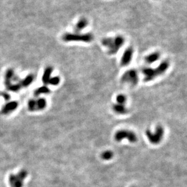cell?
Segmentation results:
<instances>
[{
  "instance_id": "cell-1",
  "label": "cell",
  "mask_w": 187,
  "mask_h": 187,
  "mask_svg": "<svg viewBox=\"0 0 187 187\" xmlns=\"http://www.w3.org/2000/svg\"><path fill=\"white\" fill-rule=\"evenodd\" d=\"M170 67V62L168 60H164L155 68H144L142 70L143 76V80L149 82L154 80L156 78L162 75L167 72Z\"/></svg>"
},
{
  "instance_id": "cell-2",
  "label": "cell",
  "mask_w": 187,
  "mask_h": 187,
  "mask_svg": "<svg viewBox=\"0 0 187 187\" xmlns=\"http://www.w3.org/2000/svg\"><path fill=\"white\" fill-rule=\"evenodd\" d=\"M102 45L107 49L110 55L116 54L125 43V38L121 35L114 37H105L102 40Z\"/></svg>"
},
{
  "instance_id": "cell-3",
  "label": "cell",
  "mask_w": 187,
  "mask_h": 187,
  "mask_svg": "<svg viewBox=\"0 0 187 187\" xmlns=\"http://www.w3.org/2000/svg\"><path fill=\"white\" fill-rule=\"evenodd\" d=\"M165 134V129L162 125H157L156 126L154 131L147 129L145 131V136L148 140L153 145L160 144Z\"/></svg>"
},
{
  "instance_id": "cell-4",
  "label": "cell",
  "mask_w": 187,
  "mask_h": 187,
  "mask_svg": "<svg viewBox=\"0 0 187 187\" xmlns=\"http://www.w3.org/2000/svg\"><path fill=\"white\" fill-rule=\"evenodd\" d=\"M94 37L91 33H66L62 36V40L65 42L79 41L90 43L93 40Z\"/></svg>"
},
{
  "instance_id": "cell-5",
  "label": "cell",
  "mask_w": 187,
  "mask_h": 187,
  "mask_svg": "<svg viewBox=\"0 0 187 187\" xmlns=\"http://www.w3.org/2000/svg\"><path fill=\"white\" fill-rule=\"evenodd\" d=\"M114 137L117 142H120L124 139L127 140L131 144L136 143L138 141V137L135 133L127 129L118 130L116 132Z\"/></svg>"
},
{
  "instance_id": "cell-6",
  "label": "cell",
  "mask_w": 187,
  "mask_h": 187,
  "mask_svg": "<svg viewBox=\"0 0 187 187\" xmlns=\"http://www.w3.org/2000/svg\"><path fill=\"white\" fill-rule=\"evenodd\" d=\"M138 72L135 69H130L124 72L121 77V82L131 86H135L139 82Z\"/></svg>"
},
{
  "instance_id": "cell-7",
  "label": "cell",
  "mask_w": 187,
  "mask_h": 187,
  "mask_svg": "<svg viewBox=\"0 0 187 187\" xmlns=\"http://www.w3.org/2000/svg\"><path fill=\"white\" fill-rule=\"evenodd\" d=\"M27 175V172L24 170H21L17 174H11L9 179L11 187H22Z\"/></svg>"
},
{
  "instance_id": "cell-8",
  "label": "cell",
  "mask_w": 187,
  "mask_h": 187,
  "mask_svg": "<svg viewBox=\"0 0 187 187\" xmlns=\"http://www.w3.org/2000/svg\"><path fill=\"white\" fill-rule=\"evenodd\" d=\"M133 53L134 50L131 47H128L125 50L121 59V64L122 66H127L131 63Z\"/></svg>"
},
{
  "instance_id": "cell-9",
  "label": "cell",
  "mask_w": 187,
  "mask_h": 187,
  "mask_svg": "<svg viewBox=\"0 0 187 187\" xmlns=\"http://www.w3.org/2000/svg\"><path fill=\"white\" fill-rule=\"evenodd\" d=\"M18 104L16 102H10L6 103L5 105L3 106L1 109V113L3 114H8L11 112L15 111L17 108Z\"/></svg>"
},
{
  "instance_id": "cell-10",
  "label": "cell",
  "mask_w": 187,
  "mask_h": 187,
  "mask_svg": "<svg viewBox=\"0 0 187 187\" xmlns=\"http://www.w3.org/2000/svg\"><path fill=\"white\" fill-rule=\"evenodd\" d=\"M112 109L114 113L119 115H125L128 113V108L125 105H121L116 103L113 105Z\"/></svg>"
},
{
  "instance_id": "cell-11",
  "label": "cell",
  "mask_w": 187,
  "mask_h": 187,
  "mask_svg": "<svg viewBox=\"0 0 187 187\" xmlns=\"http://www.w3.org/2000/svg\"><path fill=\"white\" fill-rule=\"evenodd\" d=\"M88 21L85 18H81L79 19V21L77 22V23L75 26V31L76 33H79V32L83 30V29L86 28L88 26Z\"/></svg>"
},
{
  "instance_id": "cell-12",
  "label": "cell",
  "mask_w": 187,
  "mask_h": 187,
  "mask_svg": "<svg viewBox=\"0 0 187 187\" xmlns=\"http://www.w3.org/2000/svg\"><path fill=\"white\" fill-rule=\"evenodd\" d=\"M161 54L159 52H154L146 55L145 58V61L147 64H151L156 62L157 60H159Z\"/></svg>"
},
{
  "instance_id": "cell-13",
  "label": "cell",
  "mask_w": 187,
  "mask_h": 187,
  "mask_svg": "<svg viewBox=\"0 0 187 187\" xmlns=\"http://www.w3.org/2000/svg\"><path fill=\"white\" fill-rule=\"evenodd\" d=\"M53 72V68L49 66V67L46 68L45 69L44 74H43V77H42V81H43V83L44 84H48L51 78V73Z\"/></svg>"
},
{
  "instance_id": "cell-14",
  "label": "cell",
  "mask_w": 187,
  "mask_h": 187,
  "mask_svg": "<svg viewBox=\"0 0 187 187\" xmlns=\"http://www.w3.org/2000/svg\"><path fill=\"white\" fill-rule=\"evenodd\" d=\"M36 102V111L44 109L47 106V102L44 98H40L35 100Z\"/></svg>"
},
{
  "instance_id": "cell-15",
  "label": "cell",
  "mask_w": 187,
  "mask_h": 187,
  "mask_svg": "<svg viewBox=\"0 0 187 187\" xmlns=\"http://www.w3.org/2000/svg\"><path fill=\"white\" fill-rule=\"evenodd\" d=\"M33 80V76L32 75H29L27 76L24 79L22 80L19 84H20L21 87H27L32 83Z\"/></svg>"
},
{
  "instance_id": "cell-16",
  "label": "cell",
  "mask_w": 187,
  "mask_h": 187,
  "mask_svg": "<svg viewBox=\"0 0 187 187\" xmlns=\"http://www.w3.org/2000/svg\"><path fill=\"white\" fill-rule=\"evenodd\" d=\"M50 92V89L46 86H43L38 87L36 89L35 91V96H39V95L43 94H49Z\"/></svg>"
},
{
  "instance_id": "cell-17",
  "label": "cell",
  "mask_w": 187,
  "mask_h": 187,
  "mask_svg": "<svg viewBox=\"0 0 187 187\" xmlns=\"http://www.w3.org/2000/svg\"><path fill=\"white\" fill-rule=\"evenodd\" d=\"M114 156V153L111 150H106L104 151L101 154V158L104 160H110L113 159Z\"/></svg>"
},
{
  "instance_id": "cell-18",
  "label": "cell",
  "mask_w": 187,
  "mask_h": 187,
  "mask_svg": "<svg viewBox=\"0 0 187 187\" xmlns=\"http://www.w3.org/2000/svg\"><path fill=\"white\" fill-rule=\"evenodd\" d=\"M127 100V97L124 94H119L116 97V103L121 104V105H125Z\"/></svg>"
},
{
  "instance_id": "cell-19",
  "label": "cell",
  "mask_w": 187,
  "mask_h": 187,
  "mask_svg": "<svg viewBox=\"0 0 187 187\" xmlns=\"http://www.w3.org/2000/svg\"><path fill=\"white\" fill-rule=\"evenodd\" d=\"M60 82V79L58 77H51L50 79L49 83V84L52 86H56L58 85Z\"/></svg>"
},
{
  "instance_id": "cell-20",
  "label": "cell",
  "mask_w": 187,
  "mask_h": 187,
  "mask_svg": "<svg viewBox=\"0 0 187 187\" xmlns=\"http://www.w3.org/2000/svg\"><path fill=\"white\" fill-rule=\"evenodd\" d=\"M28 108L31 111H36V102L34 99L30 100L28 103Z\"/></svg>"
},
{
  "instance_id": "cell-21",
  "label": "cell",
  "mask_w": 187,
  "mask_h": 187,
  "mask_svg": "<svg viewBox=\"0 0 187 187\" xmlns=\"http://www.w3.org/2000/svg\"><path fill=\"white\" fill-rule=\"evenodd\" d=\"M1 95L4 97V98L6 100H9V99H10V95H9L7 93H6V92H3V93L1 94Z\"/></svg>"
}]
</instances>
